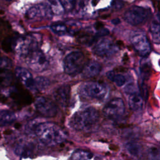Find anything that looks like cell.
Returning <instances> with one entry per match:
<instances>
[{
    "instance_id": "obj_1",
    "label": "cell",
    "mask_w": 160,
    "mask_h": 160,
    "mask_svg": "<svg viewBox=\"0 0 160 160\" xmlns=\"http://www.w3.org/2000/svg\"><path fill=\"white\" fill-rule=\"evenodd\" d=\"M34 131L38 139L48 146L61 144L66 138V136L61 128L52 122L39 123L35 126Z\"/></svg>"
},
{
    "instance_id": "obj_2",
    "label": "cell",
    "mask_w": 160,
    "mask_h": 160,
    "mask_svg": "<svg viewBox=\"0 0 160 160\" xmlns=\"http://www.w3.org/2000/svg\"><path fill=\"white\" fill-rule=\"evenodd\" d=\"M99 119L98 111L92 107H89L75 112L71 117L69 123L76 130L88 132L96 127Z\"/></svg>"
},
{
    "instance_id": "obj_3",
    "label": "cell",
    "mask_w": 160,
    "mask_h": 160,
    "mask_svg": "<svg viewBox=\"0 0 160 160\" xmlns=\"http://www.w3.org/2000/svg\"><path fill=\"white\" fill-rule=\"evenodd\" d=\"M41 42V37L37 33L18 37L14 50L19 56L25 58L28 54L39 49Z\"/></svg>"
},
{
    "instance_id": "obj_4",
    "label": "cell",
    "mask_w": 160,
    "mask_h": 160,
    "mask_svg": "<svg viewBox=\"0 0 160 160\" xmlns=\"http://www.w3.org/2000/svg\"><path fill=\"white\" fill-rule=\"evenodd\" d=\"M79 94L84 98L101 101L108 93L106 86L98 81H88L84 82L79 88Z\"/></svg>"
},
{
    "instance_id": "obj_5",
    "label": "cell",
    "mask_w": 160,
    "mask_h": 160,
    "mask_svg": "<svg viewBox=\"0 0 160 160\" xmlns=\"http://www.w3.org/2000/svg\"><path fill=\"white\" fill-rule=\"evenodd\" d=\"M85 58L81 51H72L68 54L63 61L64 72L71 76L76 75L81 72L85 66Z\"/></svg>"
},
{
    "instance_id": "obj_6",
    "label": "cell",
    "mask_w": 160,
    "mask_h": 160,
    "mask_svg": "<svg viewBox=\"0 0 160 160\" xmlns=\"http://www.w3.org/2000/svg\"><path fill=\"white\" fill-rule=\"evenodd\" d=\"M131 42L136 51L141 57L146 58L151 52V45L146 34L140 30L132 31L130 36Z\"/></svg>"
},
{
    "instance_id": "obj_7",
    "label": "cell",
    "mask_w": 160,
    "mask_h": 160,
    "mask_svg": "<svg viewBox=\"0 0 160 160\" xmlns=\"http://www.w3.org/2000/svg\"><path fill=\"white\" fill-rule=\"evenodd\" d=\"M24 58L28 66L36 72H42L46 70L49 65L47 56L40 49L28 54Z\"/></svg>"
},
{
    "instance_id": "obj_8",
    "label": "cell",
    "mask_w": 160,
    "mask_h": 160,
    "mask_svg": "<svg viewBox=\"0 0 160 160\" xmlns=\"http://www.w3.org/2000/svg\"><path fill=\"white\" fill-rule=\"evenodd\" d=\"M149 12L146 8L133 6L128 8L124 14V20L129 24L137 26L144 22L148 18Z\"/></svg>"
},
{
    "instance_id": "obj_9",
    "label": "cell",
    "mask_w": 160,
    "mask_h": 160,
    "mask_svg": "<svg viewBox=\"0 0 160 160\" xmlns=\"http://www.w3.org/2000/svg\"><path fill=\"white\" fill-rule=\"evenodd\" d=\"M104 116L111 119L116 120L121 118L125 112V105L122 99L119 98L110 100L104 107Z\"/></svg>"
},
{
    "instance_id": "obj_10",
    "label": "cell",
    "mask_w": 160,
    "mask_h": 160,
    "mask_svg": "<svg viewBox=\"0 0 160 160\" xmlns=\"http://www.w3.org/2000/svg\"><path fill=\"white\" fill-rule=\"evenodd\" d=\"M34 107L39 114L46 118H52L58 112L56 103L46 97H38L34 101Z\"/></svg>"
},
{
    "instance_id": "obj_11",
    "label": "cell",
    "mask_w": 160,
    "mask_h": 160,
    "mask_svg": "<svg viewBox=\"0 0 160 160\" xmlns=\"http://www.w3.org/2000/svg\"><path fill=\"white\" fill-rule=\"evenodd\" d=\"M26 16L28 19L32 20L50 19L53 16V12L49 4L39 3L29 8Z\"/></svg>"
},
{
    "instance_id": "obj_12",
    "label": "cell",
    "mask_w": 160,
    "mask_h": 160,
    "mask_svg": "<svg viewBox=\"0 0 160 160\" xmlns=\"http://www.w3.org/2000/svg\"><path fill=\"white\" fill-rule=\"evenodd\" d=\"M118 49L117 45L112 40L102 38L96 42L93 52L98 56L108 57L115 54Z\"/></svg>"
},
{
    "instance_id": "obj_13",
    "label": "cell",
    "mask_w": 160,
    "mask_h": 160,
    "mask_svg": "<svg viewBox=\"0 0 160 160\" xmlns=\"http://www.w3.org/2000/svg\"><path fill=\"white\" fill-rule=\"evenodd\" d=\"M15 74L22 85L26 88L32 91H35L37 89L35 79L32 78V74L28 69L22 67H17L15 69Z\"/></svg>"
},
{
    "instance_id": "obj_14",
    "label": "cell",
    "mask_w": 160,
    "mask_h": 160,
    "mask_svg": "<svg viewBox=\"0 0 160 160\" xmlns=\"http://www.w3.org/2000/svg\"><path fill=\"white\" fill-rule=\"evenodd\" d=\"M71 88L69 85H62L54 92V98L61 106H66L70 98Z\"/></svg>"
},
{
    "instance_id": "obj_15",
    "label": "cell",
    "mask_w": 160,
    "mask_h": 160,
    "mask_svg": "<svg viewBox=\"0 0 160 160\" xmlns=\"http://www.w3.org/2000/svg\"><path fill=\"white\" fill-rule=\"evenodd\" d=\"M101 71V65L97 61H89L85 64L81 72L83 77L92 78L98 76Z\"/></svg>"
},
{
    "instance_id": "obj_16",
    "label": "cell",
    "mask_w": 160,
    "mask_h": 160,
    "mask_svg": "<svg viewBox=\"0 0 160 160\" xmlns=\"http://www.w3.org/2000/svg\"><path fill=\"white\" fill-rule=\"evenodd\" d=\"M149 30L152 41L156 44H160V14L151 22Z\"/></svg>"
},
{
    "instance_id": "obj_17",
    "label": "cell",
    "mask_w": 160,
    "mask_h": 160,
    "mask_svg": "<svg viewBox=\"0 0 160 160\" xmlns=\"http://www.w3.org/2000/svg\"><path fill=\"white\" fill-rule=\"evenodd\" d=\"M14 75L9 69H0V88L10 86L13 82Z\"/></svg>"
},
{
    "instance_id": "obj_18",
    "label": "cell",
    "mask_w": 160,
    "mask_h": 160,
    "mask_svg": "<svg viewBox=\"0 0 160 160\" xmlns=\"http://www.w3.org/2000/svg\"><path fill=\"white\" fill-rule=\"evenodd\" d=\"M33 151L32 145L28 142H20L15 147V152L19 156L28 157L31 154Z\"/></svg>"
},
{
    "instance_id": "obj_19",
    "label": "cell",
    "mask_w": 160,
    "mask_h": 160,
    "mask_svg": "<svg viewBox=\"0 0 160 160\" xmlns=\"http://www.w3.org/2000/svg\"><path fill=\"white\" fill-rule=\"evenodd\" d=\"M142 102H143L142 97L138 92L129 95V107L132 110H134V111L139 110L142 106Z\"/></svg>"
},
{
    "instance_id": "obj_20",
    "label": "cell",
    "mask_w": 160,
    "mask_h": 160,
    "mask_svg": "<svg viewBox=\"0 0 160 160\" xmlns=\"http://www.w3.org/2000/svg\"><path fill=\"white\" fill-rule=\"evenodd\" d=\"M16 120L15 114L9 110H0V124L8 125L12 124Z\"/></svg>"
},
{
    "instance_id": "obj_21",
    "label": "cell",
    "mask_w": 160,
    "mask_h": 160,
    "mask_svg": "<svg viewBox=\"0 0 160 160\" xmlns=\"http://www.w3.org/2000/svg\"><path fill=\"white\" fill-rule=\"evenodd\" d=\"M126 148L128 152L136 158H140L142 156V147L136 142H129L126 144Z\"/></svg>"
},
{
    "instance_id": "obj_22",
    "label": "cell",
    "mask_w": 160,
    "mask_h": 160,
    "mask_svg": "<svg viewBox=\"0 0 160 160\" xmlns=\"http://www.w3.org/2000/svg\"><path fill=\"white\" fill-rule=\"evenodd\" d=\"M106 76L109 80L114 82L118 86H122L126 82V78L123 75L121 74H117L112 71H108L106 74Z\"/></svg>"
},
{
    "instance_id": "obj_23",
    "label": "cell",
    "mask_w": 160,
    "mask_h": 160,
    "mask_svg": "<svg viewBox=\"0 0 160 160\" xmlns=\"http://www.w3.org/2000/svg\"><path fill=\"white\" fill-rule=\"evenodd\" d=\"M92 157V154L90 152L83 149H78L72 153L71 160H89Z\"/></svg>"
},
{
    "instance_id": "obj_24",
    "label": "cell",
    "mask_w": 160,
    "mask_h": 160,
    "mask_svg": "<svg viewBox=\"0 0 160 160\" xmlns=\"http://www.w3.org/2000/svg\"><path fill=\"white\" fill-rule=\"evenodd\" d=\"M11 97L19 102H28V99L27 98V94H25L23 91H19L18 89H14L12 91L11 93Z\"/></svg>"
},
{
    "instance_id": "obj_25",
    "label": "cell",
    "mask_w": 160,
    "mask_h": 160,
    "mask_svg": "<svg viewBox=\"0 0 160 160\" xmlns=\"http://www.w3.org/2000/svg\"><path fill=\"white\" fill-rule=\"evenodd\" d=\"M51 30L58 35L66 34L68 31V27L62 23H55L51 26Z\"/></svg>"
},
{
    "instance_id": "obj_26",
    "label": "cell",
    "mask_w": 160,
    "mask_h": 160,
    "mask_svg": "<svg viewBox=\"0 0 160 160\" xmlns=\"http://www.w3.org/2000/svg\"><path fill=\"white\" fill-rule=\"evenodd\" d=\"M35 79L36 87L37 89L43 90L46 89L50 84L49 80L44 77L39 76L36 78V79Z\"/></svg>"
},
{
    "instance_id": "obj_27",
    "label": "cell",
    "mask_w": 160,
    "mask_h": 160,
    "mask_svg": "<svg viewBox=\"0 0 160 160\" xmlns=\"http://www.w3.org/2000/svg\"><path fill=\"white\" fill-rule=\"evenodd\" d=\"M150 70H151V65L149 61H143L141 63V68L140 71L142 77L145 79L148 78L150 74Z\"/></svg>"
},
{
    "instance_id": "obj_28",
    "label": "cell",
    "mask_w": 160,
    "mask_h": 160,
    "mask_svg": "<svg viewBox=\"0 0 160 160\" xmlns=\"http://www.w3.org/2000/svg\"><path fill=\"white\" fill-rule=\"evenodd\" d=\"M148 160H160V149L158 148H151L148 151Z\"/></svg>"
},
{
    "instance_id": "obj_29",
    "label": "cell",
    "mask_w": 160,
    "mask_h": 160,
    "mask_svg": "<svg viewBox=\"0 0 160 160\" xmlns=\"http://www.w3.org/2000/svg\"><path fill=\"white\" fill-rule=\"evenodd\" d=\"M50 6L51 8V9L53 12V13L56 14H61L62 11L64 10L63 7L61 5V2L58 1H51L50 2Z\"/></svg>"
},
{
    "instance_id": "obj_30",
    "label": "cell",
    "mask_w": 160,
    "mask_h": 160,
    "mask_svg": "<svg viewBox=\"0 0 160 160\" xmlns=\"http://www.w3.org/2000/svg\"><path fill=\"white\" fill-rule=\"evenodd\" d=\"M62 6L63 7L64 10L65 11H71L74 9L76 6V1H60Z\"/></svg>"
},
{
    "instance_id": "obj_31",
    "label": "cell",
    "mask_w": 160,
    "mask_h": 160,
    "mask_svg": "<svg viewBox=\"0 0 160 160\" xmlns=\"http://www.w3.org/2000/svg\"><path fill=\"white\" fill-rule=\"evenodd\" d=\"M12 64L11 61L7 58H0V69H8Z\"/></svg>"
},
{
    "instance_id": "obj_32",
    "label": "cell",
    "mask_w": 160,
    "mask_h": 160,
    "mask_svg": "<svg viewBox=\"0 0 160 160\" xmlns=\"http://www.w3.org/2000/svg\"><path fill=\"white\" fill-rule=\"evenodd\" d=\"M124 91L125 92L128 94H133V93H135V92H137V90H136V88L134 84H128L126 88H124Z\"/></svg>"
},
{
    "instance_id": "obj_33",
    "label": "cell",
    "mask_w": 160,
    "mask_h": 160,
    "mask_svg": "<svg viewBox=\"0 0 160 160\" xmlns=\"http://www.w3.org/2000/svg\"><path fill=\"white\" fill-rule=\"evenodd\" d=\"M112 6L114 9H121L123 6H124V2L122 1H112L111 2Z\"/></svg>"
},
{
    "instance_id": "obj_34",
    "label": "cell",
    "mask_w": 160,
    "mask_h": 160,
    "mask_svg": "<svg viewBox=\"0 0 160 160\" xmlns=\"http://www.w3.org/2000/svg\"><path fill=\"white\" fill-rule=\"evenodd\" d=\"M112 22L114 24H118L120 22V21L119 19L116 18V19H112Z\"/></svg>"
},
{
    "instance_id": "obj_35",
    "label": "cell",
    "mask_w": 160,
    "mask_h": 160,
    "mask_svg": "<svg viewBox=\"0 0 160 160\" xmlns=\"http://www.w3.org/2000/svg\"><path fill=\"white\" fill-rule=\"evenodd\" d=\"M159 65H160V61H159Z\"/></svg>"
}]
</instances>
